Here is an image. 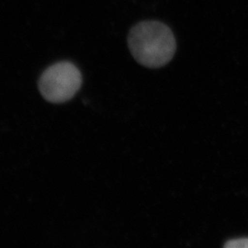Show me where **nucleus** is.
<instances>
[{
    "label": "nucleus",
    "instance_id": "f257e3e1",
    "mask_svg": "<svg viewBox=\"0 0 248 248\" xmlns=\"http://www.w3.org/2000/svg\"><path fill=\"white\" fill-rule=\"evenodd\" d=\"M128 46L134 59L148 68H159L169 63L177 49L172 31L159 21L136 24L128 36Z\"/></svg>",
    "mask_w": 248,
    "mask_h": 248
},
{
    "label": "nucleus",
    "instance_id": "f03ea898",
    "mask_svg": "<svg viewBox=\"0 0 248 248\" xmlns=\"http://www.w3.org/2000/svg\"><path fill=\"white\" fill-rule=\"evenodd\" d=\"M82 85L79 69L70 62H60L48 67L39 81V89L44 98L53 103L71 99Z\"/></svg>",
    "mask_w": 248,
    "mask_h": 248
},
{
    "label": "nucleus",
    "instance_id": "7ed1b4c3",
    "mask_svg": "<svg viewBox=\"0 0 248 248\" xmlns=\"http://www.w3.org/2000/svg\"><path fill=\"white\" fill-rule=\"evenodd\" d=\"M224 248H248V237L244 238H237V239L229 240L225 245Z\"/></svg>",
    "mask_w": 248,
    "mask_h": 248
}]
</instances>
